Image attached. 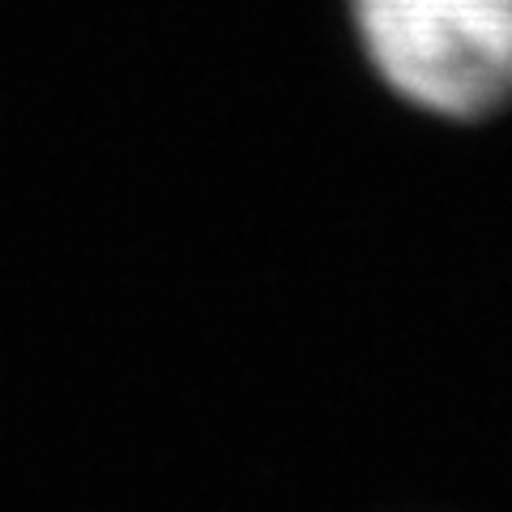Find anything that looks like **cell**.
I'll return each mask as SVG.
<instances>
[{
    "instance_id": "obj_1",
    "label": "cell",
    "mask_w": 512,
    "mask_h": 512,
    "mask_svg": "<svg viewBox=\"0 0 512 512\" xmlns=\"http://www.w3.org/2000/svg\"><path fill=\"white\" fill-rule=\"evenodd\" d=\"M355 26L414 107L478 120L512 99V0H355Z\"/></svg>"
}]
</instances>
